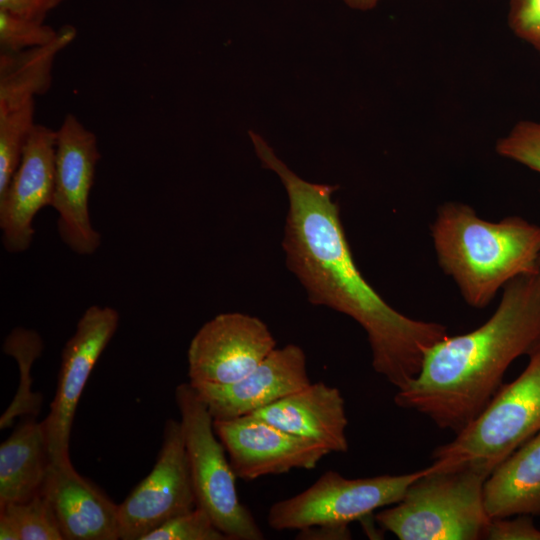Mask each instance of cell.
<instances>
[{
  "label": "cell",
  "instance_id": "obj_1",
  "mask_svg": "<svg viewBox=\"0 0 540 540\" xmlns=\"http://www.w3.org/2000/svg\"><path fill=\"white\" fill-rule=\"evenodd\" d=\"M263 167L280 178L289 208L282 247L288 269L308 301L355 320L366 332L373 369L397 390L418 375L426 353L448 335L447 327L410 318L391 307L358 269L332 195L335 186L299 177L262 136L249 131Z\"/></svg>",
  "mask_w": 540,
  "mask_h": 540
},
{
  "label": "cell",
  "instance_id": "obj_2",
  "mask_svg": "<svg viewBox=\"0 0 540 540\" xmlns=\"http://www.w3.org/2000/svg\"><path fill=\"white\" fill-rule=\"evenodd\" d=\"M495 312L475 330L437 342L394 402L458 432L501 387L511 363L540 342V269L503 287Z\"/></svg>",
  "mask_w": 540,
  "mask_h": 540
},
{
  "label": "cell",
  "instance_id": "obj_3",
  "mask_svg": "<svg viewBox=\"0 0 540 540\" xmlns=\"http://www.w3.org/2000/svg\"><path fill=\"white\" fill-rule=\"evenodd\" d=\"M431 235L439 266L476 309L488 306L514 278L539 270L540 226L520 216L493 222L467 204L446 202Z\"/></svg>",
  "mask_w": 540,
  "mask_h": 540
},
{
  "label": "cell",
  "instance_id": "obj_4",
  "mask_svg": "<svg viewBox=\"0 0 540 540\" xmlns=\"http://www.w3.org/2000/svg\"><path fill=\"white\" fill-rule=\"evenodd\" d=\"M488 476L472 468L426 472L397 503L374 515L400 540H478L491 521L483 497Z\"/></svg>",
  "mask_w": 540,
  "mask_h": 540
},
{
  "label": "cell",
  "instance_id": "obj_5",
  "mask_svg": "<svg viewBox=\"0 0 540 540\" xmlns=\"http://www.w3.org/2000/svg\"><path fill=\"white\" fill-rule=\"evenodd\" d=\"M512 382L501 386L482 411L433 452L432 471L472 468L487 476L540 431V342Z\"/></svg>",
  "mask_w": 540,
  "mask_h": 540
},
{
  "label": "cell",
  "instance_id": "obj_6",
  "mask_svg": "<svg viewBox=\"0 0 540 540\" xmlns=\"http://www.w3.org/2000/svg\"><path fill=\"white\" fill-rule=\"evenodd\" d=\"M175 400L196 507L206 511L229 540H262V530L239 499L237 477L206 404L190 382L176 387Z\"/></svg>",
  "mask_w": 540,
  "mask_h": 540
},
{
  "label": "cell",
  "instance_id": "obj_7",
  "mask_svg": "<svg viewBox=\"0 0 540 540\" xmlns=\"http://www.w3.org/2000/svg\"><path fill=\"white\" fill-rule=\"evenodd\" d=\"M425 472L426 467L401 475L350 479L329 470L301 493L274 503L268 510L267 523L276 531L349 525L400 501Z\"/></svg>",
  "mask_w": 540,
  "mask_h": 540
},
{
  "label": "cell",
  "instance_id": "obj_8",
  "mask_svg": "<svg viewBox=\"0 0 540 540\" xmlns=\"http://www.w3.org/2000/svg\"><path fill=\"white\" fill-rule=\"evenodd\" d=\"M56 133L51 206L58 213V232L74 253L92 255L101 245V235L89 215V196L101 157L97 139L72 114L66 115Z\"/></svg>",
  "mask_w": 540,
  "mask_h": 540
},
{
  "label": "cell",
  "instance_id": "obj_9",
  "mask_svg": "<svg viewBox=\"0 0 540 540\" xmlns=\"http://www.w3.org/2000/svg\"><path fill=\"white\" fill-rule=\"evenodd\" d=\"M195 507L182 426L180 421L168 419L152 470L118 504L120 539L143 540L168 520Z\"/></svg>",
  "mask_w": 540,
  "mask_h": 540
},
{
  "label": "cell",
  "instance_id": "obj_10",
  "mask_svg": "<svg viewBox=\"0 0 540 540\" xmlns=\"http://www.w3.org/2000/svg\"><path fill=\"white\" fill-rule=\"evenodd\" d=\"M119 313L112 307L90 306L61 353L56 393L42 421L52 464L71 463L69 448L74 416L88 378L117 331Z\"/></svg>",
  "mask_w": 540,
  "mask_h": 540
},
{
  "label": "cell",
  "instance_id": "obj_11",
  "mask_svg": "<svg viewBox=\"0 0 540 540\" xmlns=\"http://www.w3.org/2000/svg\"><path fill=\"white\" fill-rule=\"evenodd\" d=\"M275 348L276 340L261 319L241 312L218 314L190 342L189 382L214 385L237 382Z\"/></svg>",
  "mask_w": 540,
  "mask_h": 540
},
{
  "label": "cell",
  "instance_id": "obj_12",
  "mask_svg": "<svg viewBox=\"0 0 540 540\" xmlns=\"http://www.w3.org/2000/svg\"><path fill=\"white\" fill-rule=\"evenodd\" d=\"M213 426L236 477L244 481L313 469L331 453L324 445L288 433L254 414L214 420Z\"/></svg>",
  "mask_w": 540,
  "mask_h": 540
},
{
  "label": "cell",
  "instance_id": "obj_13",
  "mask_svg": "<svg viewBox=\"0 0 540 540\" xmlns=\"http://www.w3.org/2000/svg\"><path fill=\"white\" fill-rule=\"evenodd\" d=\"M56 137V131L35 124L21 161L0 196L2 242L9 253L23 252L30 247L35 216L52 204Z\"/></svg>",
  "mask_w": 540,
  "mask_h": 540
},
{
  "label": "cell",
  "instance_id": "obj_14",
  "mask_svg": "<svg viewBox=\"0 0 540 540\" xmlns=\"http://www.w3.org/2000/svg\"><path fill=\"white\" fill-rule=\"evenodd\" d=\"M310 383L303 349L288 344L275 348L237 382L191 384L214 420H228L252 414Z\"/></svg>",
  "mask_w": 540,
  "mask_h": 540
},
{
  "label": "cell",
  "instance_id": "obj_15",
  "mask_svg": "<svg viewBox=\"0 0 540 540\" xmlns=\"http://www.w3.org/2000/svg\"><path fill=\"white\" fill-rule=\"evenodd\" d=\"M41 493L54 513L64 540L120 539L118 504L81 476L72 463H51Z\"/></svg>",
  "mask_w": 540,
  "mask_h": 540
},
{
  "label": "cell",
  "instance_id": "obj_16",
  "mask_svg": "<svg viewBox=\"0 0 540 540\" xmlns=\"http://www.w3.org/2000/svg\"><path fill=\"white\" fill-rule=\"evenodd\" d=\"M274 426L324 445L332 452L348 450L345 401L336 387L310 383L252 413Z\"/></svg>",
  "mask_w": 540,
  "mask_h": 540
},
{
  "label": "cell",
  "instance_id": "obj_17",
  "mask_svg": "<svg viewBox=\"0 0 540 540\" xmlns=\"http://www.w3.org/2000/svg\"><path fill=\"white\" fill-rule=\"evenodd\" d=\"M483 497L491 519L540 515V431L489 474Z\"/></svg>",
  "mask_w": 540,
  "mask_h": 540
},
{
  "label": "cell",
  "instance_id": "obj_18",
  "mask_svg": "<svg viewBox=\"0 0 540 540\" xmlns=\"http://www.w3.org/2000/svg\"><path fill=\"white\" fill-rule=\"evenodd\" d=\"M50 465L42 422L24 418L0 445V508L40 494Z\"/></svg>",
  "mask_w": 540,
  "mask_h": 540
},
{
  "label": "cell",
  "instance_id": "obj_19",
  "mask_svg": "<svg viewBox=\"0 0 540 540\" xmlns=\"http://www.w3.org/2000/svg\"><path fill=\"white\" fill-rule=\"evenodd\" d=\"M75 36L76 29L66 25L59 29L58 37L50 44L19 52H1L0 115L48 91L54 59Z\"/></svg>",
  "mask_w": 540,
  "mask_h": 540
},
{
  "label": "cell",
  "instance_id": "obj_20",
  "mask_svg": "<svg viewBox=\"0 0 540 540\" xmlns=\"http://www.w3.org/2000/svg\"><path fill=\"white\" fill-rule=\"evenodd\" d=\"M3 351L16 360L20 374L17 391L0 417L1 429L10 427L18 417H37L41 410L43 397L32 391L31 368L41 356L43 340L32 329L16 327L6 337Z\"/></svg>",
  "mask_w": 540,
  "mask_h": 540
},
{
  "label": "cell",
  "instance_id": "obj_21",
  "mask_svg": "<svg viewBox=\"0 0 540 540\" xmlns=\"http://www.w3.org/2000/svg\"><path fill=\"white\" fill-rule=\"evenodd\" d=\"M1 540H64L54 513L40 493L0 508Z\"/></svg>",
  "mask_w": 540,
  "mask_h": 540
},
{
  "label": "cell",
  "instance_id": "obj_22",
  "mask_svg": "<svg viewBox=\"0 0 540 540\" xmlns=\"http://www.w3.org/2000/svg\"><path fill=\"white\" fill-rule=\"evenodd\" d=\"M34 100L0 115V196H2L20 161L34 124Z\"/></svg>",
  "mask_w": 540,
  "mask_h": 540
},
{
  "label": "cell",
  "instance_id": "obj_23",
  "mask_svg": "<svg viewBox=\"0 0 540 540\" xmlns=\"http://www.w3.org/2000/svg\"><path fill=\"white\" fill-rule=\"evenodd\" d=\"M143 540H229L199 507L182 513L147 534Z\"/></svg>",
  "mask_w": 540,
  "mask_h": 540
},
{
  "label": "cell",
  "instance_id": "obj_24",
  "mask_svg": "<svg viewBox=\"0 0 540 540\" xmlns=\"http://www.w3.org/2000/svg\"><path fill=\"white\" fill-rule=\"evenodd\" d=\"M59 34L42 22L27 20L0 11L1 52H19L53 42Z\"/></svg>",
  "mask_w": 540,
  "mask_h": 540
},
{
  "label": "cell",
  "instance_id": "obj_25",
  "mask_svg": "<svg viewBox=\"0 0 540 540\" xmlns=\"http://www.w3.org/2000/svg\"><path fill=\"white\" fill-rule=\"evenodd\" d=\"M496 151L502 157L540 173V122L517 123L497 142Z\"/></svg>",
  "mask_w": 540,
  "mask_h": 540
},
{
  "label": "cell",
  "instance_id": "obj_26",
  "mask_svg": "<svg viewBox=\"0 0 540 540\" xmlns=\"http://www.w3.org/2000/svg\"><path fill=\"white\" fill-rule=\"evenodd\" d=\"M508 20L519 37L540 50V0H510Z\"/></svg>",
  "mask_w": 540,
  "mask_h": 540
},
{
  "label": "cell",
  "instance_id": "obj_27",
  "mask_svg": "<svg viewBox=\"0 0 540 540\" xmlns=\"http://www.w3.org/2000/svg\"><path fill=\"white\" fill-rule=\"evenodd\" d=\"M531 515H516L491 519L484 539L488 540H540Z\"/></svg>",
  "mask_w": 540,
  "mask_h": 540
},
{
  "label": "cell",
  "instance_id": "obj_28",
  "mask_svg": "<svg viewBox=\"0 0 540 540\" xmlns=\"http://www.w3.org/2000/svg\"><path fill=\"white\" fill-rule=\"evenodd\" d=\"M63 1L65 0H0V11L43 23L47 13Z\"/></svg>",
  "mask_w": 540,
  "mask_h": 540
},
{
  "label": "cell",
  "instance_id": "obj_29",
  "mask_svg": "<svg viewBox=\"0 0 540 540\" xmlns=\"http://www.w3.org/2000/svg\"><path fill=\"white\" fill-rule=\"evenodd\" d=\"M301 540H346L351 538L349 525L322 524L298 530Z\"/></svg>",
  "mask_w": 540,
  "mask_h": 540
},
{
  "label": "cell",
  "instance_id": "obj_30",
  "mask_svg": "<svg viewBox=\"0 0 540 540\" xmlns=\"http://www.w3.org/2000/svg\"><path fill=\"white\" fill-rule=\"evenodd\" d=\"M350 8L367 11L373 9L380 0H342Z\"/></svg>",
  "mask_w": 540,
  "mask_h": 540
},
{
  "label": "cell",
  "instance_id": "obj_31",
  "mask_svg": "<svg viewBox=\"0 0 540 540\" xmlns=\"http://www.w3.org/2000/svg\"><path fill=\"white\" fill-rule=\"evenodd\" d=\"M538 265H539V269H540V256H539V261H538Z\"/></svg>",
  "mask_w": 540,
  "mask_h": 540
}]
</instances>
